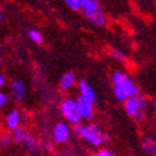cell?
<instances>
[{"instance_id":"obj_1","label":"cell","mask_w":156,"mask_h":156,"mask_svg":"<svg viewBox=\"0 0 156 156\" xmlns=\"http://www.w3.org/2000/svg\"><path fill=\"white\" fill-rule=\"evenodd\" d=\"M113 94L116 101L124 102L127 99L140 95V87L137 86L129 74L124 70H115L112 74Z\"/></svg>"},{"instance_id":"obj_2","label":"cell","mask_w":156,"mask_h":156,"mask_svg":"<svg viewBox=\"0 0 156 156\" xmlns=\"http://www.w3.org/2000/svg\"><path fill=\"white\" fill-rule=\"evenodd\" d=\"M73 132L77 137L86 141L94 147H101L110 140L109 133H104L99 126L92 124V123H87V124L80 123L78 126H74Z\"/></svg>"},{"instance_id":"obj_3","label":"cell","mask_w":156,"mask_h":156,"mask_svg":"<svg viewBox=\"0 0 156 156\" xmlns=\"http://www.w3.org/2000/svg\"><path fill=\"white\" fill-rule=\"evenodd\" d=\"M81 10L84 18L94 26L102 27L108 22V17L102 10L99 0H81Z\"/></svg>"},{"instance_id":"obj_4","label":"cell","mask_w":156,"mask_h":156,"mask_svg":"<svg viewBox=\"0 0 156 156\" xmlns=\"http://www.w3.org/2000/svg\"><path fill=\"white\" fill-rule=\"evenodd\" d=\"M124 112L127 113L128 116H131L132 119L141 122L145 119L146 116V112L150 105V101H148L146 97L137 95L133 97H129L124 102Z\"/></svg>"},{"instance_id":"obj_5","label":"cell","mask_w":156,"mask_h":156,"mask_svg":"<svg viewBox=\"0 0 156 156\" xmlns=\"http://www.w3.org/2000/svg\"><path fill=\"white\" fill-rule=\"evenodd\" d=\"M60 112L70 126H73V127L78 126L82 122V118L80 116V113H78L77 100H74V99L63 100L62 105H60Z\"/></svg>"},{"instance_id":"obj_6","label":"cell","mask_w":156,"mask_h":156,"mask_svg":"<svg viewBox=\"0 0 156 156\" xmlns=\"http://www.w3.org/2000/svg\"><path fill=\"white\" fill-rule=\"evenodd\" d=\"M77 108H78V113L82 120H91L95 115V108H94V102L90 101L87 99H84L82 96L77 97Z\"/></svg>"},{"instance_id":"obj_7","label":"cell","mask_w":156,"mask_h":156,"mask_svg":"<svg viewBox=\"0 0 156 156\" xmlns=\"http://www.w3.org/2000/svg\"><path fill=\"white\" fill-rule=\"evenodd\" d=\"M70 127H69V123L67 122H60L54 127L53 129V138H54V142L56 144H66L68 142L69 137H70Z\"/></svg>"},{"instance_id":"obj_8","label":"cell","mask_w":156,"mask_h":156,"mask_svg":"<svg viewBox=\"0 0 156 156\" xmlns=\"http://www.w3.org/2000/svg\"><path fill=\"white\" fill-rule=\"evenodd\" d=\"M78 90H80V96L84 97L92 102H96V92L95 90L92 88V86L86 81V80H81L78 82Z\"/></svg>"},{"instance_id":"obj_9","label":"cell","mask_w":156,"mask_h":156,"mask_svg":"<svg viewBox=\"0 0 156 156\" xmlns=\"http://www.w3.org/2000/svg\"><path fill=\"white\" fill-rule=\"evenodd\" d=\"M142 150L145 154L154 156L156 154V138L152 136H145L142 140Z\"/></svg>"},{"instance_id":"obj_10","label":"cell","mask_w":156,"mask_h":156,"mask_svg":"<svg viewBox=\"0 0 156 156\" xmlns=\"http://www.w3.org/2000/svg\"><path fill=\"white\" fill-rule=\"evenodd\" d=\"M59 84H60V88L66 90V91L73 88L74 84H76V74L73 72H66L60 77Z\"/></svg>"},{"instance_id":"obj_11","label":"cell","mask_w":156,"mask_h":156,"mask_svg":"<svg viewBox=\"0 0 156 156\" xmlns=\"http://www.w3.org/2000/svg\"><path fill=\"white\" fill-rule=\"evenodd\" d=\"M12 90H13V94H14L16 99L18 101H22L24 99V95H26V86L23 81L21 80H17V81H13L12 83Z\"/></svg>"},{"instance_id":"obj_12","label":"cell","mask_w":156,"mask_h":156,"mask_svg":"<svg viewBox=\"0 0 156 156\" xmlns=\"http://www.w3.org/2000/svg\"><path fill=\"white\" fill-rule=\"evenodd\" d=\"M19 113L17 112V110H12V112L8 114V116H6V127H8L9 129H14L18 127L19 124Z\"/></svg>"},{"instance_id":"obj_13","label":"cell","mask_w":156,"mask_h":156,"mask_svg":"<svg viewBox=\"0 0 156 156\" xmlns=\"http://www.w3.org/2000/svg\"><path fill=\"white\" fill-rule=\"evenodd\" d=\"M27 35H28V37H30V40H31L32 42L37 44V45H41V44L44 42V36H42V34H41V32L38 31V30H36V28L28 30Z\"/></svg>"},{"instance_id":"obj_14","label":"cell","mask_w":156,"mask_h":156,"mask_svg":"<svg viewBox=\"0 0 156 156\" xmlns=\"http://www.w3.org/2000/svg\"><path fill=\"white\" fill-rule=\"evenodd\" d=\"M24 136H26L24 129L19 128V127H17V128L13 129V140H14L16 144H18V145L22 144L23 140H24Z\"/></svg>"},{"instance_id":"obj_15","label":"cell","mask_w":156,"mask_h":156,"mask_svg":"<svg viewBox=\"0 0 156 156\" xmlns=\"http://www.w3.org/2000/svg\"><path fill=\"white\" fill-rule=\"evenodd\" d=\"M23 142H24V145L27 146V148H28V150H31V151H34L35 148H36V146H37L36 138H35V137H34V136H32V134H28V133H26Z\"/></svg>"},{"instance_id":"obj_16","label":"cell","mask_w":156,"mask_h":156,"mask_svg":"<svg viewBox=\"0 0 156 156\" xmlns=\"http://www.w3.org/2000/svg\"><path fill=\"white\" fill-rule=\"evenodd\" d=\"M112 56L114 58L115 60H118L120 63H126L128 60L126 53H124V51H122L120 49H113L112 50Z\"/></svg>"},{"instance_id":"obj_17","label":"cell","mask_w":156,"mask_h":156,"mask_svg":"<svg viewBox=\"0 0 156 156\" xmlns=\"http://www.w3.org/2000/svg\"><path fill=\"white\" fill-rule=\"evenodd\" d=\"M63 3L66 4L69 9H72L74 12L81 10V0H63Z\"/></svg>"},{"instance_id":"obj_18","label":"cell","mask_w":156,"mask_h":156,"mask_svg":"<svg viewBox=\"0 0 156 156\" xmlns=\"http://www.w3.org/2000/svg\"><path fill=\"white\" fill-rule=\"evenodd\" d=\"M95 156H116V155L112 150H109V148H99L96 151Z\"/></svg>"},{"instance_id":"obj_19","label":"cell","mask_w":156,"mask_h":156,"mask_svg":"<svg viewBox=\"0 0 156 156\" xmlns=\"http://www.w3.org/2000/svg\"><path fill=\"white\" fill-rule=\"evenodd\" d=\"M2 145H8L9 142H10V136H8V134H4L3 136V138H2Z\"/></svg>"},{"instance_id":"obj_20","label":"cell","mask_w":156,"mask_h":156,"mask_svg":"<svg viewBox=\"0 0 156 156\" xmlns=\"http://www.w3.org/2000/svg\"><path fill=\"white\" fill-rule=\"evenodd\" d=\"M6 100H8V99H6V96H5V94H3V92H0V108H2V106L4 105V104L6 102Z\"/></svg>"},{"instance_id":"obj_21","label":"cell","mask_w":156,"mask_h":156,"mask_svg":"<svg viewBox=\"0 0 156 156\" xmlns=\"http://www.w3.org/2000/svg\"><path fill=\"white\" fill-rule=\"evenodd\" d=\"M4 83H5V78L3 76H0V87L4 86Z\"/></svg>"},{"instance_id":"obj_22","label":"cell","mask_w":156,"mask_h":156,"mask_svg":"<svg viewBox=\"0 0 156 156\" xmlns=\"http://www.w3.org/2000/svg\"><path fill=\"white\" fill-rule=\"evenodd\" d=\"M46 148H48V150H50V148H51V144H50V142H46Z\"/></svg>"},{"instance_id":"obj_23","label":"cell","mask_w":156,"mask_h":156,"mask_svg":"<svg viewBox=\"0 0 156 156\" xmlns=\"http://www.w3.org/2000/svg\"><path fill=\"white\" fill-rule=\"evenodd\" d=\"M3 18H4V16H3V13H2V12H0V22H2V21H3Z\"/></svg>"},{"instance_id":"obj_24","label":"cell","mask_w":156,"mask_h":156,"mask_svg":"<svg viewBox=\"0 0 156 156\" xmlns=\"http://www.w3.org/2000/svg\"><path fill=\"white\" fill-rule=\"evenodd\" d=\"M155 131H156V122H155Z\"/></svg>"},{"instance_id":"obj_25","label":"cell","mask_w":156,"mask_h":156,"mask_svg":"<svg viewBox=\"0 0 156 156\" xmlns=\"http://www.w3.org/2000/svg\"><path fill=\"white\" fill-rule=\"evenodd\" d=\"M155 58H156V49H155Z\"/></svg>"},{"instance_id":"obj_26","label":"cell","mask_w":156,"mask_h":156,"mask_svg":"<svg viewBox=\"0 0 156 156\" xmlns=\"http://www.w3.org/2000/svg\"><path fill=\"white\" fill-rule=\"evenodd\" d=\"M154 156H156V154H155V155H154Z\"/></svg>"},{"instance_id":"obj_27","label":"cell","mask_w":156,"mask_h":156,"mask_svg":"<svg viewBox=\"0 0 156 156\" xmlns=\"http://www.w3.org/2000/svg\"><path fill=\"white\" fill-rule=\"evenodd\" d=\"M155 3H156V0H155Z\"/></svg>"}]
</instances>
